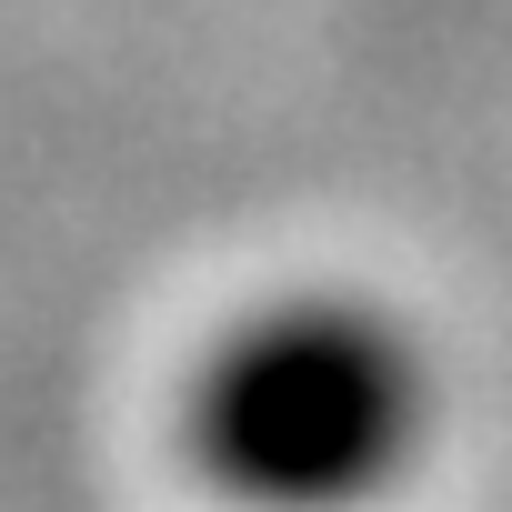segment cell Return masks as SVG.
I'll list each match as a JSON object with an SVG mask.
<instances>
[{"mask_svg":"<svg viewBox=\"0 0 512 512\" xmlns=\"http://www.w3.org/2000/svg\"><path fill=\"white\" fill-rule=\"evenodd\" d=\"M422 432V362L372 302H272L191 372V452L251 502L372 492Z\"/></svg>","mask_w":512,"mask_h":512,"instance_id":"cell-1","label":"cell"}]
</instances>
